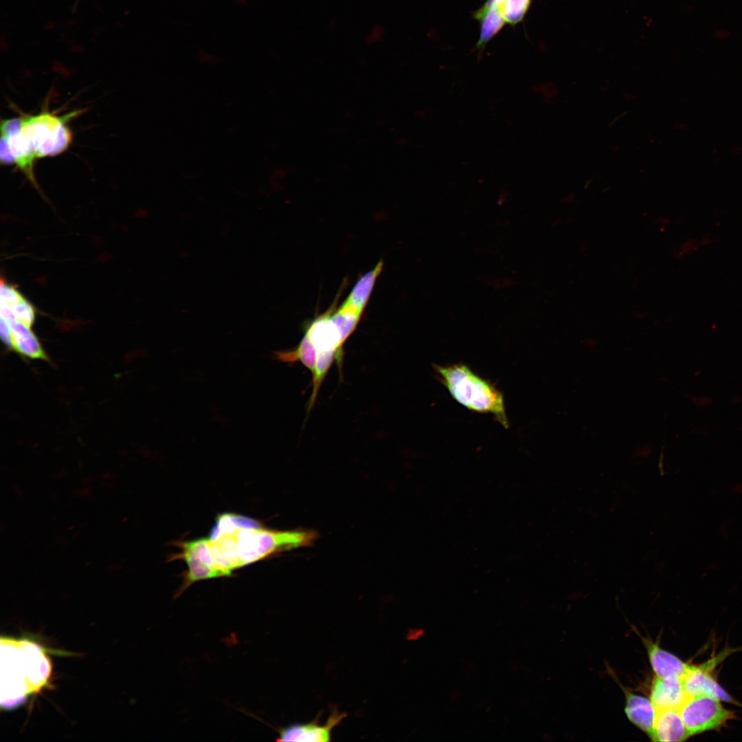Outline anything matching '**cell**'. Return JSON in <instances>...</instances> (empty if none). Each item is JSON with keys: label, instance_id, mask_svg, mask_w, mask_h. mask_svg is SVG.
I'll return each mask as SVG.
<instances>
[{"label": "cell", "instance_id": "obj_5", "mask_svg": "<svg viewBox=\"0 0 742 742\" xmlns=\"http://www.w3.org/2000/svg\"><path fill=\"white\" fill-rule=\"evenodd\" d=\"M346 716L334 710L326 723L320 725L318 720L306 723H295L281 728L280 741L324 742L331 740L332 731Z\"/></svg>", "mask_w": 742, "mask_h": 742}, {"label": "cell", "instance_id": "obj_7", "mask_svg": "<svg viewBox=\"0 0 742 742\" xmlns=\"http://www.w3.org/2000/svg\"><path fill=\"white\" fill-rule=\"evenodd\" d=\"M688 696L681 679L656 676L651 686L650 699L657 710L679 709Z\"/></svg>", "mask_w": 742, "mask_h": 742}, {"label": "cell", "instance_id": "obj_17", "mask_svg": "<svg viewBox=\"0 0 742 742\" xmlns=\"http://www.w3.org/2000/svg\"><path fill=\"white\" fill-rule=\"evenodd\" d=\"M8 306L11 308L17 320L30 328L32 327L35 317L34 310L32 304L26 299L23 297L18 302Z\"/></svg>", "mask_w": 742, "mask_h": 742}, {"label": "cell", "instance_id": "obj_15", "mask_svg": "<svg viewBox=\"0 0 742 742\" xmlns=\"http://www.w3.org/2000/svg\"><path fill=\"white\" fill-rule=\"evenodd\" d=\"M479 21L481 22V30L476 47L478 50H482L486 43L502 29L506 21L502 9L498 5H494L488 10Z\"/></svg>", "mask_w": 742, "mask_h": 742}, {"label": "cell", "instance_id": "obj_11", "mask_svg": "<svg viewBox=\"0 0 742 742\" xmlns=\"http://www.w3.org/2000/svg\"><path fill=\"white\" fill-rule=\"evenodd\" d=\"M649 661L656 676L681 679L690 665L651 642H646Z\"/></svg>", "mask_w": 742, "mask_h": 742}, {"label": "cell", "instance_id": "obj_8", "mask_svg": "<svg viewBox=\"0 0 742 742\" xmlns=\"http://www.w3.org/2000/svg\"><path fill=\"white\" fill-rule=\"evenodd\" d=\"M690 736L677 709L657 710L653 734L654 741H683Z\"/></svg>", "mask_w": 742, "mask_h": 742}, {"label": "cell", "instance_id": "obj_10", "mask_svg": "<svg viewBox=\"0 0 742 742\" xmlns=\"http://www.w3.org/2000/svg\"><path fill=\"white\" fill-rule=\"evenodd\" d=\"M3 319L8 323L12 331L14 350L30 359L48 360L47 356L30 327L17 320L14 315Z\"/></svg>", "mask_w": 742, "mask_h": 742}, {"label": "cell", "instance_id": "obj_21", "mask_svg": "<svg viewBox=\"0 0 742 742\" xmlns=\"http://www.w3.org/2000/svg\"><path fill=\"white\" fill-rule=\"evenodd\" d=\"M627 114V111L622 112L621 113L616 115L609 122V126H612L618 122L620 120L623 119Z\"/></svg>", "mask_w": 742, "mask_h": 742}, {"label": "cell", "instance_id": "obj_3", "mask_svg": "<svg viewBox=\"0 0 742 742\" xmlns=\"http://www.w3.org/2000/svg\"><path fill=\"white\" fill-rule=\"evenodd\" d=\"M240 567L273 554L308 546L317 535L311 530H274L240 528L232 532Z\"/></svg>", "mask_w": 742, "mask_h": 742}, {"label": "cell", "instance_id": "obj_16", "mask_svg": "<svg viewBox=\"0 0 742 742\" xmlns=\"http://www.w3.org/2000/svg\"><path fill=\"white\" fill-rule=\"evenodd\" d=\"M532 0H504L499 5L504 20L510 25L520 22L527 12Z\"/></svg>", "mask_w": 742, "mask_h": 742}, {"label": "cell", "instance_id": "obj_18", "mask_svg": "<svg viewBox=\"0 0 742 742\" xmlns=\"http://www.w3.org/2000/svg\"><path fill=\"white\" fill-rule=\"evenodd\" d=\"M1 304L12 306L18 302L22 297V295L13 286L1 280Z\"/></svg>", "mask_w": 742, "mask_h": 742}, {"label": "cell", "instance_id": "obj_13", "mask_svg": "<svg viewBox=\"0 0 742 742\" xmlns=\"http://www.w3.org/2000/svg\"><path fill=\"white\" fill-rule=\"evenodd\" d=\"M330 317L335 324L344 344L355 330L362 313L355 308L341 304L335 311L329 310Z\"/></svg>", "mask_w": 742, "mask_h": 742}, {"label": "cell", "instance_id": "obj_9", "mask_svg": "<svg viewBox=\"0 0 742 742\" xmlns=\"http://www.w3.org/2000/svg\"><path fill=\"white\" fill-rule=\"evenodd\" d=\"M625 713L629 720L640 730L651 737L657 715V710L651 699L626 692Z\"/></svg>", "mask_w": 742, "mask_h": 742}, {"label": "cell", "instance_id": "obj_4", "mask_svg": "<svg viewBox=\"0 0 742 742\" xmlns=\"http://www.w3.org/2000/svg\"><path fill=\"white\" fill-rule=\"evenodd\" d=\"M720 701L704 695L687 697L678 710L690 736L718 729L734 717Z\"/></svg>", "mask_w": 742, "mask_h": 742}, {"label": "cell", "instance_id": "obj_6", "mask_svg": "<svg viewBox=\"0 0 742 742\" xmlns=\"http://www.w3.org/2000/svg\"><path fill=\"white\" fill-rule=\"evenodd\" d=\"M716 660H710L699 666L690 665L687 672L681 678L684 689L688 696L704 695L721 701L730 702L733 701L710 673V669L715 665Z\"/></svg>", "mask_w": 742, "mask_h": 742}, {"label": "cell", "instance_id": "obj_2", "mask_svg": "<svg viewBox=\"0 0 742 742\" xmlns=\"http://www.w3.org/2000/svg\"><path fill=\"white\" fill-rule=\"evenodd\" d=\"M434 367L440 382L458 403L471 411L490 414L504 428L508 427L503 394L493 383L461 363Z\"/></svg>", "mask_w": 742, "mask_h": 742}, {"label": "cell", "instance_id": "obj_19", "mask_svg": "<svg viewBox=\"0 0 742 742\" xmlns=\"http://www.w3.org/2000/svg\"><path fill=\"white\" fill-rule=\"evenodd\" d=\"M385 34V27L380 24H375L366 33L364 39L367 44H376L383 40Z\"/></svg>", "mask_w": 742, "mask_h": 742}, {"label": "cell", "instance_id": "obj_20", "mask_svg": "<svg viewBox=\"0 0 742 742\" xmlns=\"http://www.w3.org/2000/svg\"><path fill=\"white\" fill-rule=\"evenodd\" d=\"M1 337L4 344L10 349L13 350L14 342L11 329L8 323L1 317L0 322Z\"/></svg>", "mask_w": 742, "mask_h": 742}, {"label": "cell", "instance_id": "obj_14", "mask_svg": "<svg viewBox=\"0 0 742 742\" xmlns=\"http://www.w3.org/2000/svg\"><path fill=\"white\" fill-rule=\"evenodd\" d=\"M259 527H261L260 524L254 519L232 513H223L216 518L208 538L214 540L222 534L234 531L240 528Z\"/></svg>", "mask_w": 742, "mask_h": 742}, {"label": "cell", "instance_id": "obj_22", "mask_svg": "<svg viewBox=\"0 0 742 742\" xmlns=\"http://www.w3.org/2000/svg\"><path fill=\"white\" fill-rule=\"evenodd\" d=\"M503 1H504V0H499V1H497V5H500V4L502 3V2Z\"/></svg>", "mask_w": 742, "mask_h": 742}, {"label": "cell", "instance_id": "obj_12", "mask_svg": "<svg viewBox=\"0 0 742 742\" xmlns=\"http://www.w3.org/2000/svg\"><path fill=\"white\" fill-rule=\"evenodd\" d=\"M383 266V261L381 260L372 269L364 273L355 283L342 304L351 306L363 313Z\"/></svg>", "mask_w": 742, "mask_h": 742}, {"label": "cell", "instance_id": "obj_1", "mask_svg": "<svg viewBox=\"0 0 742 742\" xmlns=\"http://www.w3.org/2000/svg\"><path fill=\"white\" fill-rule=\"evenodd\" d=\"M82 112L78 110L59 116L43 111L36 115L2 120L1 164H15L37 186L35 161L58 155L67 149L73 135L67 123Z\"/></svg>", "mask_w": 742, "mask_h": 742}]
</instances>
